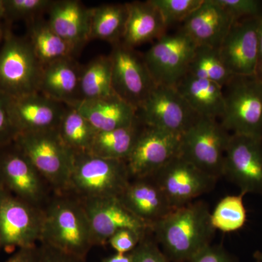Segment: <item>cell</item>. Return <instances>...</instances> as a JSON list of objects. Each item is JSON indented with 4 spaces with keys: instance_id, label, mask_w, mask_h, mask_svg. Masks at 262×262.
<instances>
[{
    "instance_id": "6da1fadb",
    "label": "cell",
    "mask_w": 262,
    "mask_h": 262,
    "mask_svg": "<svg viewBox=\"0 0 262 262\" xmlns=\"http://www.w3.org/2000/svg\"><path fill=\"white\" fill-rule=\"evenodd\" d=\"M203 201L175 208L150 227L155 241L170 261L188 262L211 245L215 229Z\"/></svg>"
},
{
    "instance_id": "7a4b0ae2",
    "label": "cell",
    "mask_w": 262,
    "mask_h": 262,
    "mask_svg": "<svg viewBox=\"0 0 262 262\" xmlns=\"http://www.w3.org/2000/svg\"><path fill=\"white\" fill-rule=\"evenodd\" d=\"M46 203L42 208L41 244L85 260L94 245L82 202L65 193L56 194Z\"/></svg>"
},
{
    "instance_id": "3957f363",
    "label": "cell",
    "mask_w": 262,
    "mask_h": 262,
    "mask_svg": "<svg viewBox=\"0 0 262 262\" xmlns=\"http://www.w3.org/2000/svg\"><path fill=\"white\" fill-rule=\"evenodd\" d=\"M130 180L125 161L90 152L75 154L67 193H73L80 200L119 198Z\"/></svg>"
},
{
    "instance_id": "277c9868",
    "label": "cell",
    "mask_w": 262,
    "mask_h": 262,
    "mask_svg": "<svg viewBox=\"0 0 262 262\" xmlns=\"http://www.w3.org/2000/svg\"><path fill=\"white\" fill-rule=\"evenodd\" d=\"M14 143L56 194L67 193L74 153L63 144L57 129L18 134Z\"/></svg>"
},
{
    "instance_id": "5b68a950",
    "label": "cell",
    "mask_w": 262,
    "mask_h": 262,
    "mask_svg": "<svg viewBox=\"0 0 262 262\" xmlns=\"http://www.w3.org/2000/svg\"><path fill=\"white\" fill-rule=\"evenodd\" d=\"M224 94L221 125L230 134L262 139V80L256 76H234Z\"/></svg>"
},
{
    "instance_id": "8992f818",
    "label": "cell",
    "mask_w": 262,
    "mask_h": 262,
    "mask_svg": "<svg viewBox=\"0 0 262 262\" xmlns=\"http://www.w3.org/2000/svg\"><path fill=\"white\" fill-rule=\"evenodd\" d=\"M42 70L27 38L5 32L0 48V93L18 98L39 92Z\"/></svg>"
},
{
    "instance_id": "52a82bcc",
    "label": "cell",
    "mask_w": 262,
    "mask_h": 262,
    "mask_svg": "<svg viewBox=\"0 0 262 262\" xmlns=\"http://www.w3.org/2000/svg\"><path fill=\"white\" fill-rule=\"evenodd\" d=\"M230 136L218 120L199 117L181 136L179 155L204 173L220 179L223 177Z\"/></svg>"
},
{
    "instance_id": "ba28073f",
    "label": "cell",
    "mask_w": 262,
    "mask_h": 262,
    "mask_svg": "<svg viewBox=\"0 0 262 262\" xmlns=\"http://www.w3.org/2000/svg\"><path fill=\"white\" fill-rule=\"evenodd\" d=\"M42 225V208L0 189V250L37 246Z\"/></svg>"
},
{
    "instance_id": "9c48e42d",
    "label": "cell",
    "mask_w": 262,
    "mask_h": 262,
    "mask_svg": "<svg viewBox=\"0 0 262 262\" xmlns=\"http://www.w3.org/2000/svg\"><path fill=\"white\" fill-rule=\"evenodd\" d=\"M110 57L114 94L137 111L157 86L143 56L119 42L113 44Z\"/></svg>"
},
{
    "instance_id": "30bf717a",
    "label": "cell",
    "mask_w": 262,
    "mask_h": 262,
    "mask_svg": "<svg viewBox=\"0 0 262 262\" xmlns=\"http://www.w3.org/2000/svg\"><path fill=\"white\" fill-rule=\"evenodd\" d=\"M196 46L182 29L155 41L143 58L157 85L175 86L188 73Z\"/></svg>"
},
{
    "instance_id": "8fae6325",
    "label": "cell",
    "mask_w": 262,
    "mask_h": 262,
    "mask_svg": "<svg viewBox=\"0 0 262 262\" xmlns=\"http://www.w3.org/2000/svg\"><path fill=\"white\" fill-rule=\"evenodd\" d=\"M49 187L14 142L0 148V189L42 208L48 201Z\"/></svg>"
},
{
    "instance_id": "7c38bea8",
    "label": "cell",
    "mask_w": 262,
    "mask_h": 262,
    "mask_svg": "<svg viewBox=\"0 0 262 262\" xmlns=\"http://www.w3.org/2000/svg\"><path fill=\"white\" fill-rule=\"evenodd\" d=\"M136 113L144 126L179 136L192 126L199 117L175 86L157 85Z\"/></svg>"
},
{
    "instance_id": "4fadbf2b",
    "label": "cell",
    "mask_w": 262,
    "mask_h": 262,
    "mask_svg": "<svg viewBox=\"0 0 262 262\" xmlns=\"http://www.w3.org/2000/svg\"><path fill=\"white\" fill-rule=\"evenodd\" d=\"M151 177L174 208L186 206L209 192L217 181L179 155Z\"/></svg>"
},
{
    "instance_id": "5bb4252c",
    "label": "cell",
    "mask_w": 262,
    "mask_h": 262,
    "mask_svg": "<svg viewBox=\"0 0 262 262\" xmlns=\"http://www.w3.org/2000/svg\"><path fill=\"white\" fill-rule=\"evenodd\" d=\"M223 177L237 186L243 194L262 195V139L231 134Z\"/></svg>"
},
{
    "instance_id": "9a60e30c",
    "label": "cell",
    "mask_w": 262,
    "mask_h": 262,
    "mask_svg": "<svg viewBox=\"0 0 262 262\" xmlns=\"http://www.w3.org/2000/svg\"><path fill=\"white\" fill-rule=\"evenodd\" d=\"M181 136L144 126L125 161L131 179L152 177L179 155Z\"/></svg>"
},
{
    "instance_id": "2e32d148",
    "label": "cell",
    "mask_w": 262,
    "mask_h": 262,
    "mask_svg": "<svg viewBox=\"0 0 262 262\" xmlns=\"http://www.w3.org/2000/svg\"><path fill=\"white\" fill-rule=\"evenodd\" d=\"M261 17L234 22L219 48L222 59L234 76H256Z\"/></svg>"
},
{
    "instance_id": "e0dca14e",
    "label": "cell",
    "mask_w": 262,
    "mask_h": 262,
    "mask_svg": "<svg viewBox=\"0 0 262 262\" xmlns=\"http://www.w3.org/2000/svg\"><path fill=\"white\" fill-rule=\"evenodd\" d=\"M80 200V199H79ZM89 218L94 246H103L114 234L123 229L147 233L149 226L138 219L117 198L80 200Z\"/></svg>"
},
{
    "instance_id": "ac0fdd59",
    "label": "cell",
    "mask_w": 262,
    "mask_h": 262,
    "mask_svg": "<svg viewBox=\"0 0 262 262\" xmlns=\"http://www.w3.org/2000/svg\"><path fill=\"white\" fill-rule=\"evenodd\" d=\"M66 108L64 103L39 92L18 98L8 97V111L17 136L58 129Z\"/></svg>"
},
{
    "instance_id": "d6986e66",
    "label": "cell",
    "mask_w": 262,
    "mask_h": 262,
    "mask_svg": "<svg viewBox=\"0 0 262 262\" xmlns=\"http://www.w3.org/2000/svg\"><path fill=\"white\" fill-rule=\"evenodd\" d=\"M235 20L215 0H203L181 28L196 46L220 48Z\"/></svg>"
},
{
    "instance_id": "ffe728a7",
    "label": "cell",
    "mask_w": 262,
    "mask_h": 262,
    "mask_svg": "<svg viewBox=\"0 0 262 262\" xmlns=\"http://www.w3.org/2000/svg\"><path fill=\"white\" fill-rule=\"evenodd\" d=\"M119 199L149 228L175 209L151 177L131 179Z\"/></svg>"
},
{
    "instance_id": "44dd1931",
    "label": "cell",
    "mask_w": 262,
    "mask_h": 262,
    "mask_svg": "<svg viewBox=\"0 0 262 262\" xmlns=\"http://www.w3.org/2000/svg\"><path fill=\"white\" fill-rule=\"evenodd\" d=\"M48 11L50 27L76 52L91 40V8L77 0H60L53 1Z\"/></svg>"
},
{
    "instance_id": "7402d4cb",
    "label": "cell",
    "mask_w": 262,
    "mask_h": 262,
    "mask_svg": "<svg viewBox=\"0 0 262 262\" xmlns=\"http://www.w3.org/2000/svg\"><path fill=\"white\" fill-rule=\"evenodd\" d=\"M98 132L129 126L138 120L136 110L114 94L96 99L80 100L74 104Z\"/></svg>"
},
{
    "instance_id": "603a6c76",
    "label": "cell",
    "mask_w": 262,
    "mask_h": 262,
    "mask_svg": "<svg viewBox=\"0 0 262 262\" xmlns=\"http://www.w3.org/2000/svg\"><path fill=\"white\" fill-rule=\"evenodd\" d=\"M82 69L73 58H65L42 67L39 93L66 105L80 100Z\"/></svg>"
},
{
    "instance_id": "cb8c5ba5",
    "label": "cell",
    "mask_w": 262,
    "mask_h": 262,
    "mask_svg": "<svg viewBox=\"0 0 262 262\" xmlns=\"http://www.w3.org/2000/svg\"><path fill=\"white\" fill-rule=\"evenodd\" d=\"M175 88L198 116L215 120L223 116L225 94L224 88L220 84L187 73Z\"/></svg>"
},
{
    "instance_id": "d4e9b609",
    "label": "cell",
    "mask_w": 262,
    "mask_h": 262,
    "mask_svg": "<svg viewBox=\"0 0 262 262\" xmlns=\"http://www.w3.org/2000/svg\"><path fill=\"white\" fill-rule=\"evenodd\" d=\"M127 18L121 42L134 48L156 41L167 34V27L159 11L149 0L126 3Z\"/></svg>"
},
{
    "instance_id": "484cf974",
    "label": "cell",
    "mask_w": 262,
    "mask_h": 262,
    "mask_svg": "<svg viewBox=\"0 0 262 262\" xmlns=\"http://www.w3.org/2000/svg\"><path fill=\"white\" fill-rule=\"evenodd\" d=\"M28 39L42 67L72 58L76 51L50 27L48 20L34 18L29 21Z\"/></svg>"
},
{
    "instance_id": "4316f807",
    "label": "cell",
    "mask_w": 262,
    "mask_h": 262,
    "mask_svg": "<svg viewBox=\"0 0 262 262\" xmlns=\"http://www.w3.org/2000/svg\"><path fill=\"white\" fill-rule=\"evenodd\" d=\"M144 125L138 119L129 126L97 132L90 153L106 159L126 161Z\"/></svg>"
},
{
    "instance_id": "83f0119b",
    "label": "cell",
    "mask_w": 262,
    "mask_h": 262,
    "mask_svg": "<svg viewBox=\"0 0 262 262\" xmlns=\"http://www.w3.org/2000/svg\"><path fill=\"white\" fill-rule=\"evenodd\" d=\"M127 18L126 3L91 8L90 39L115 44L121 42Z\"/></svg>"
},
{
    "instance_id": "f1b7e54d",
    "label": "cell",
    "mask_w": 262,
    "mask_h": 262,
    "mask_svg": "<svg viewBox=\"0 0 262 262\" xmlns=\"http://www.w3.org/2000/svg\"><path fill=\"white\" fill-rule=\"evenodd\" d=\"M57 130L63 144L74 155L89 152L98 132L83 115L70 105H67Z\"/></svg>"
},
{
    "instance_id": "f546056e",
    "label": "cell",
    "mask_w": 262,
    "mask_h": 262,
    "mask_svg": "<svg viewBox=\"0 0 262 262\" xmlns=\"http://www.w3.org/2000/svg\"><path fill=\"white\" fill-rule=\"evenodd\" d=\"M80 100L96 99L114 95L110 56H98L81 71Z\"/></svg>"
},
{
    "instance_id": "4dcf8cb0",
    "label": "cell",
    "mask_w": 262,
    "mask_h": 262,
    "mask_svg": "<svg viewBox=\"0 0 262 262\" xmlns=\"http://www.w3.org/2000/svg\"><path fill=\"white\" fill-rule=\"evenodd\" d=\"M188 73L225 88L234 75L221 56L219 48L196 46Z\"/></svg>"
},
{
    "instance_id": "1f68e13d",
    "label": "cell",
    "mask_w": 262,
    "mask_h": 262,
    "mask_svg": "<svg viewBox=\"0 0 262 262\" xmlns=\"http://www.w3.org/2000/svg\"><path fill=\"white\" fill-rule=\"evenodd\" d=\"M244 196L243 193L227 195L217 203L211 213V224L215 230L228 233L244 227L247 221Z\"/></svg>"
},
{
    "instance_id": "d6a6232c",
    "label": "cell",
    "mask_w": 262,
    "mask_h": 262,
    "mask_svg": "<svg viewBox=\"0 0 262 262\" xmlns=\"http://www.w3.org/2000/svg\"><path fill=\"white\" fill-rule=\"evenodd\" d=\"M159 11L164 23L170 26L182 23L194 10L199 8L203 0H149Z\"/></svg>"
},
{
    "instance_id": "836d02e7",
    "label": "cell",
    "mask_w": 262,
    "mask_h": 262,
    "mask_svg": "<svg viewBox=\"0 0 262 262\" xmlns=\"http://www.w3.org/2000/svg\"><path fill=\"white\" fill-rule=\"evenodd\" d=\"M51 0H4V18L9 21L36 18L37 15L48 10Z\"/></svg>"
},
{
    "instance_id": "e575fe53",
    "label": "cell",
    "mask_w": 262,
    "mask_h": 262,
    "mask_svg": "<svg viewBox=\"0 0 262 262\" xmlns=\"http://www.w3.org/2000/svg\"><path fill=\"white\" fill-rule=\"evenodd\" d=\"M235 21L262 16V1L259 0H215Z\"/></svg>"
},
{
    "instance_id": "d590c367",
    "label": "cell",
    "mask_w": 262,
    "mask_h": 262,
    "mask_svg": "<svg viewBox=\"0 0 262 262\" xmlns=\"http://www.w3.org/2000/svg\"><path fill=\"white\" fill-rule=\"evenodd\" d=\"M147 233L139 232L133 229H123L113 234L108 241L115 253L126 254L132 252L140 244Z\"/></svg>"
},
{
    "instance_id": "8d00e7d4",
    "label": "cell",
    "mask_w": 262,
    "mask_h": 262,
    "mask_svg": "<svg viewBox=\"0 0 262 262\" xmlns=\"http://www.w3.org/2000/svg\"><path fill=\"white\" fill-rule=\"evenodd\" d=\"M131 254L133 262H170L155 239L150 238L147 235L142 239Z\"/></svg>"
},
{
    "instance_id": "74e56055",
    "label": "cell",
    "mask_w": 262,
    "mask_h": 262,
    "mask_svg": "<svg viewBox=\"0 0 262 262\" xmlns=\"http://www.w3.org/2000/svg\"><path fill=\"white\" fill-rule=\"evenodd\" d=\"M16 136L8 111V97L0 93V148L13 144Z\"/></svg>"
},
{
    "instance_id": "f35d334b",
    "label": "cell",
    "mask_w": 262,
    "mask_h": 262,
    "mask_svg": "<svg viewBox=\"0 0 262 262\" xmlns=\"http://www.w3.org/2000/svg\"><path fill=\"white\" fill-rule=\"evenodd\" d=\"M188 262H234L222 246L210 245Z\"/></svg>"
},
{
    "instance_id": "ab89813d",
    "label": "cell",
    "mask_w": 262,
    "mask_h": 262,
    "mask_svg": "<svg viewBox=\"0 0 262 262\" xmlns=\"http://www.w3.org/2000/svg\"><path fill=\"white\" fill-rule=\"evenodd\" d=\"M42 261V249L41 247L19 248L5 262H41Z\"/></svg>"
},
{
    "instance_id": "60d3db41",
    "label": "cell",
    "mask_w": 262,
    "mask_h": 262,
    "mask_svg": "<svg viewBox=\"0 0 262 262\" xmlns=\"http://www.w3.org/2000/svg\"><path fill=\"white\" fill-rule=\"evenodd\" d=\"M42 261L41 262H85V260L62 253L48 246H41Z\"/></svg>"
},
{
    "instance_id": "b9f144b4",
    "label": "cell",
    "mask_w": 262,
    "mask_h": 262,
    "mask_svg": "<svg viewBox=\"0 0 262 262\" xmlns=\"http://www.w3.org/2000/svg\"><path fill=\"white\" fill-rule=\"evenodd\" d=\"M258 38H259V42H258L259 46H258V61L256 77L262 80V17L260 20Z\"/></svg>"
},
{
    "instance_id": "7bdbcfd3",
    "label": "cell",
    "mask_w": 262,
    "mask_h": 262,
    "mask_svg": "<svg viewBox=\"0 0 262 262\" xmlns=\"http://www.w3.org/2000/svg\"><path fill=\"white\" fill-rule=\"evenodd\" d=\"M102 262H133L132 254L131 253L126 254L115 253V254L105 258Z\"/></svg>"
},
{
    "instance_id": "ee69618b",
    "label": "cell",
    "mask_w": 262,
    "mask_h": 262,
    "mask_svg": "<svg viewBox=\"0 0 262 262\" xmlns=\"http://www.w3.org/2000/svg\"><path fill=\"white\" fill-rule=\"evenodd\" d=\"M5 4L4 0H0V19L4 18Z\"/></svg>"
},
{
    "instance_id": "f6af8a7d",
    "label": "cell",
    "mask_w": 262,
    "mask_h": 262,
    "mask_svg": "<svg viewBox=\"0 0 262 262\" xmlns=\"http://www.w3.org/2000/svg\"><path fill=\"white\" fill-rule=\"evenodd\" d=\"M254 257L256 259V261L262 262V251H256L254 253Z\"/></svg>"
},
{
    "instance_id": "bcb514c9",
    "label": "cell",
    "mask_w": 262,
    "mask_h": 262,
    "mask_svg": "<svg viewBox=\"0 0 262 262\" xmlns=\"http://www.w3.org/2000/svg\"><path fill=\"white\" fill-rule=\"evenodd\" d=\"M4 34L5 32H3V29H2L1 27H0V43H1L3 38H4Z\"/></svg>"
},
{
    "instance_id": "7dc6e473",
    "label": "cell",
    "mask_w": 262,
    "mask_h": 262,
    "mask_svg": "<svg viewBox=\"0 0 262 262\" xmlns=\"http://www.w3.org/2000/svg\"><path fill=\"white\" fill-rule=\"evenodd\" d=\"M256 262H258V261H256Z\"/></svg>"
}]
</instances>
